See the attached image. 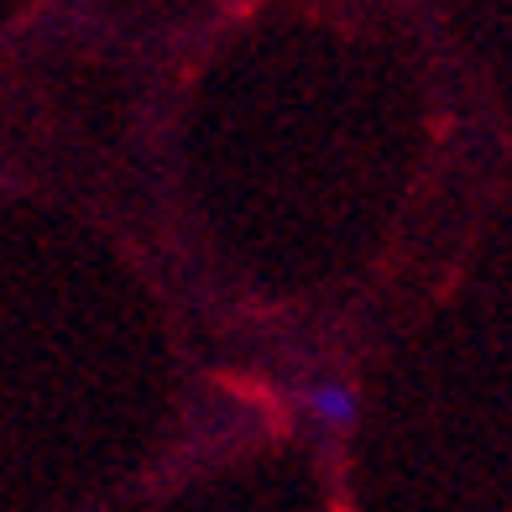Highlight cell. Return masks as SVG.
<instances>
[{"label": "cell", "instance_id": "1", "mask_svg": "<svg viewBox=\"0 0 512 512\" xmlns=\"http://www.w3.org/2000/svg\"><path fill=\"white\" fill-rule=\"evenodd\" d=\"M356 392L345 382H314L304 387V413L314 418L319 429H351L356 424Z\"/></svg>", "mask_w": 512, "mask_h": 512}]
</instances>
